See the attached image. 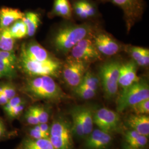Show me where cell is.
Listing matches in <instances>:
<instances>
[{
  "label": "cell",
  "instance_id": "cb8c5ba5",
  "mask_svg": "<svg viewBox=\"0 0 149 149\" xmlns=\"http://www.w3.org/2000/svg\"><path fill=\"white\" fill-rule=\"evenodd\" d=\"M16 39L12 37L7 28L0 29V50L15 52Z\"/></svg>",
  "mask_w": 149,
  "mask_h": 149
},
{
  "label": "cell",
  "instance_id": "83f0119b",
  "mask_svg": "<svg viewBox=\"0 0 149 149\" xmlns=\"http://www.w3.org/2000/svg\"><path fill=\"white\" fill-rule=\"evenodd\" d=\"M74 90L76 95L83 100H90L96 96L97 92L96 91L80 86L76 87Z\"/></svg>",
  "mask_w": 149,
  "mask_h": 149
},
{
  "label": "cell",
  "instance_id": "8d00e7d4",
  "mask_svg": "<svg viewBox=\"0 0 149 149\" xmlns=\"http://www.w3.org/2000/svg\"><path fill=\"white\" fill-rule=\"evenodd\" d=\"M33 128L38 129V130H39L47 134L48 135L50 134V127L48 125L47 123H39L37 125H34V127Z\"/></svg>",
  "mask_w": 149,
  "mask_h": 149
},
{
  "label": "cell",
  "instance_id": "7c38bea8",
  "mask_svg": "<svg viewBox=\"0 0 149 149\" xmlns=\"http://www.w3.org/2000/svg\"><path fill=\"white\" fill-rule=\"evenodd\" d=\"M93 41L101 55L111 56L120 52L121 47L117 41L105 33H98L93 37Z\"/></svg>",
  "mask_w": 149,
  "mask_h": 149
},
{
  "label": "cell",
  "instance_id": "60d3db41",
  "mask_svg": "<svg viewBox=\"0 0 149 149\" xmlns=\"http://www.w3.org/2000/svg\"><path fill=\"white\" fill-rule=\"evenodd\" d=\"M128 147H129V149H143V148H132V147L129 146V145H128Z\"/></svg>",
  "mask_w": 149,
  "mask_h": 149
},
{
  "label": "cell",
  "instance_id": "ee69618b",
  "mask_svg": "<svg viewBox=\"0 0 149 149\" xmlns=\"http://www.w3.org/2000/svg\"><path fill=\"white\" fill-rule=\"evenodd\" d=\"M0 124H1V123L0 122Z\"/></svg>",
  "mask_w": 149,
  "mask_h": 149
},
{
  "label": "cell",
  "instance_id": "4316f807",
  "mask_svg": "<svg viewBox=\"0 0 149 149\" xmlns=\"http://www.w3.org/2000/svg\"><path fill=\"white\" fill-rule=\"evenodd\" d=\"M99 84L100 80L96 75L90 71H87L79 86L97 91Z\"/></svg>",
  "mask_w": 149,
  "mask_h": 149
},
{
  "label": "cell",
  "instance_id": "d590c367",
  "mask_svg": "<svg viewBox=\"0 0 149 149\" xmlns=\"http://www.w3.org/2000/svg\"><path fill=\"white\" fill-rule=\"evenodd\" d=\"M29 133L31 138L40 139H49V135L34 128L31 129Z\"/></svg>",
  "mask_w": 149,
  "mask_h": 149
},
{
  "label": "cell",
  "instance_id": "9a60e30c",
  "mask_svg": "<svg viewBox=\"0 0 149 149\" xmlns=\"http://www.w3.org/2000/svg\"><path fill=\"white\" fill-rule=\"evenodd\" d=\"M111 134L107 133L100 129L93 130L86 136L85 146L87 149H104L112 143Z\"/></svg>",
  "mask_w": 149,
  "mask_h": 149
},
{
  "label": "cell",
  "instance_id": "ac0fdd59",
  "mask_svg": "<svg viewBox=\"0 0 149 149\" xmlns=\"http://www.w3.org/2000/svg\"><path fill=\"white\" fill-rule=\"evenodd\" d=\"M127 123L140 135L149 136V117L147 115H131L128 118Z\"/></svg>",
  "mask_w": 149,
  "mask_h": 149
},
{
  "label": "cell",
  "instance_id": "4fadbf2b",
  "mask_svg": "<svg viewBox=\"0 0 149 149\" xmlns=\"http://www.w3.org/2000/svg\"><path fill=\"white\" fill-rule=\"evenodd\" d=\"M18 57L15 52L0 50V74L1 77L15 79L17 76Z\"/></svg>",
  "mask_w": 149,
  "mask_h": 149
},
{
  "label": "cell",
  "instance_id": "5bb4252c",
  "mask_svg": "<svg viewBox=\"0 0 149 149\" xmlns=\"http://www.w3.org/2000/svg\"><path fill=\"white\" fill-rule=\"evenodd\" d=\"M139 80L137 76V64L133 60L121 64L118 79L119 86L125 89Z\"/></svg>",
  "mask_w": 149,
  "mask_h": 149
},
{
  "label": "cell",
  "instance_id": "ab89813d",
  "mask_svg": "<svg viewBox=\"0 0 149 149\" xmlns=\"http://www.w3.org/2000/svg\"><path fill=\"white\" fill-rule=\"evenodd\" d=\"M5 133V129L2 126V124H0V137L3 135Z\"/></svg>",
  "mask_w": 149,
  "mask_h": 149
},
{
  "label": "cell",
  "instance_id": "8fae6325",
  "mask_svg": "<svg viewBox=\"0 0 149 149\" xmlns=\"http://www.w3.org/2000/svg\"><path fill=\"white\" fill-rule=\"evenodd\" d=\"M19 54L40 62H49L58 60L40 44L32 40L22 45Z\"/></svg>",
  "mask_w": 149,
  "mask_h": 149
},
{
  "label": "cell",
  "instance_id": "603a6c76",
  "mask_svg": "<svg viewBox=\"0 0 149 149\" xmlns=\"http://www.w3.org/2000/svg\"><path fill=\"white\" fill-rule=\"evenodd\" d=\"M80 117L82 123L85 137L92 132L93 128V114L91 109L86 107H79Z\"/></svg>",
  "mask_w": 149,
  "mask_h": 149
},
{
  "label": "cell",
  "instance_id": "6da1fadb",
  "mask_svg": "<svg viewBox=\"0 0 149 149\" xmlns=\"http://www.w3.org/2000/svg\"><path fill=\"white\" fill-rule=\"evenodd\" d=\"M21 91L32 100L59 102L66 97L61 87L49 76L29 77L21 87Z\"/></svg>",
  "mask_w": 149,
  "mask_h": 149
},
{
  "label": "cell",
  "instance_id": "d6a6232c",
  "mask_svg": "<svg viewBox=\"0 0 149 149\" xmlns=\"http://www.w3.org/2000/svg\"><path fill=\"white\" fill-rule=\"evenodd\" d=\"M26 104V102H22L20 104L13 107L9 112L7 113V116L11 118H16L18 117L21 115L22 113L23 112Z\"/></svg>",
  "mask_w": 149,
  "mask_h": 149
},
{
  "label": "cell",
  "instance_id": "52a82bcc",
  "mask_svg": "<svg viewBox=\"0 0 149 149\" xmlns=\"http://www.w3.org/2000/svg\"><path fill=\"white\" fill-rule=\"evenodd\" d=\"M109 2L119 7L123 12L128 32L141 18L145 8L144 0H99Z\"/></svg>",
  "mask_w": 149,
  "mask_h": 149
},
{
  "label": "cell",
  "instance_id": "ba28073f",
  "mask_svg": "<svg viewBox=\"0 0 149 149\" xmlns=\"http://www.w3.org/2000/svg\"><path fill=\"white\" fill-rule=\"evenodd\" d=\"M88 63L69 58L63 68V78L66 83L74 89L80 85L87 71Z\"/></svg>",
  "mask_w": 149,
  "mask_h": 149
},
{
  "label": "cell",
  "instance_id": "e575fe53",
  "mask_svg": "<svg viewBox=\"0 0 149 149\" xmlns=\"http://www.w3.org/2000/svg\"><path fill=\"white\" fill-rule=\"evenodd\" d=\"M24 119L26 120L27 123L30 125H36L39 124V122L38 119L37 117H36L35 113L33 112L31 107H30L25 112Z\"/></svg>",
  "mask_w": 149,
  "mask_h": 149
},
{
  "label": "cell",
  "instance_id": "484cf974",
  "mask_svg": "<svg viewBox=\"0 0 149 149\" xmlns=\"http://www.w3.org/2000/svg\"><path fill=\"white\" fill-rule=\"evenodd\" d=\"M8 29L12 37L15 39H20L27 37V27L22 19L13 23Z\"/></svg>",
  "mask_w": 149,
  "mask_h": 149
},
{
  "label": "cell",
  "instance_id": "7a4b0ae2",
  "mask_svg": "<svg viewBox=\"0 0 149 149\" xmlns=\"http://www.w3.org/2000/svg\"><path fill=\"white\" fill-rule=\"evenodd\" d=\"M92 29L87 23L63 26L54 36L52 45L59 53H68L77 43L90 36Z\"/></svg>",
  "mask_w": 149,
  "mask_h": 149
},
{
  "label": "cell",
  "instance_id": "b9f144b4",
  "mask_svg": "<svg viewBox=\"0 0 149 149\" xmlns=\"http://www.w3.org/2000/svg\"><path fill=\"white\" fill-rule=\"evenodd\" d=\"M125 149H129V147H128V146H127V147L125 148Z\"/></svg>",
  "mask_w": 149,
  "mask_h": 149
},
{
  "label": "cell",
  "instance_id": "f35d334b",
  "mask_svg": "<svg viewBox=\"0 0 149 149\" xmlns=\"http://www.w3.org/2000/svg\"><path fill=\"white\" fill-rule=\"evenodd\" d=\"M9 100L7 98L4 94L2 92H0V106H5Z\"/></svg>",
  "mask_w": 149,
  "mask_h": 149
},
{
  "label": "cell",
  "instance_id": "2e32d148",
  "mask_svg": "<svg viewBox=\"0 0 149 149\" xmlns=\"http://www.w3.org/2000/svg\"><path fill=\"white\" fill-rule=\"evenodd\" d=\"M72 13L81 19L94 18L98 15L96 4L91 0H72Z\"/></svg>",
  "mask_w": 149,
  "mask_h": 149
},
{
  "label": "cell",
  "instance_id": "8992f818",
  "mask_svg": "<svg viewBox=\"0 0 149 149\" xmlns=\"http://www.w3.org/2000/svg\"><path fill=\"white\" fill-rule=\"evenodd\" d=\"M121 64L116 60L103 64L100 69V77L102 85L107 98L116 96L118 90V79Z\"/></svg>",
  "mask_w": 149,
  "mask_h": 149
},
{
  "label": "cell",
  "instance_id": "d6986e66",
  "mask_svg": "<svg viewBox=\"0 0 149 149\" xmlns=\"http://www.w3.org/2000/svg\"><path fill=\"white\" fill-rule=\"evenodd\" d=\"M72 6L70 0H54L53 6L50 16H58L69 19L72 16Z\"/></svg>",
  "mask_w": 149,
  "mask_h": 149
},
{
  "label": "cell",
  "instance_id": "277c9868",
  "mask_svg": "<svg viewBox=\"0 0 149 149\" xmlns=\"http://www.w3.org/2000/svg\"><path fill=\"white\" fill-rule=\"evenodd\" d=\"M72 135L71 124L65 118L59 117L50 127L49 139L54 149H72Z\"/></svg>",
  "mask_w": 149,
  "mask_h": 149
},
{
  "label": "cell",
  "instance_id": "4dcf8cb0",
  "mask_svg": "<svg viewBox=\"0 0 149 149\" xmlns=\"http://www.w3.org/2000/svg\"><path fill=\"white\" fill-rule=\"evenodd\" d=\"M2 84L3 93L8 100L17 96V88L12 82H2Z\"/></svg>",
  "mask_w": 149,
  "mask_h": 149
},
{
  "label": "cell",
  "instance_id": "ffe728a7",
  "mask_svg": "<svg viewBox=\"0 0 149 149\" xmlns=\"http://www.w3.org/2000/svg\"><path fill=\"white\" fill-rule=\"evenodd\" d=\"M22 20L27 27V37H33L40 24V15L36 12H27L24 13Z\"/></svg>",
  "mask_w": 149,
  "mask_h": 149
},
{
  "label": "cell",
  "instance_id": "e0dca14e",
  "mask_svg": "<svg viewBox=\"0 0 149 149\" xmlns=\"http://www.w3.org/2000/svg\"><path fill=\"white\" fill-rule=\"evenodd\" d=\"M24 13L18 9L2 7L0 9V29L7 28L15 22L22 19Z\"/></svg>",
  "mask_w": 149,
  "mask_h": 149
},
{
  "label": "cell",
  "instance_id": "44dd1931",
  "mask_svg": "<svg viewBox=\"0 0 149 149\" xmlns=\"http://www.w3.org/2000/svg\"><path fill=\"white\" fill-rule=\"evenodd\" d=\"M19 149H54L49 139L27 138L22 141Z\"/></svg>",
  "mask_w": 149,
  "mask_h": 149
},
{
  "label": "cell",
  "instance_id": "9c48e42d",
  "mask_svg": "<svg viewBox=\"0 0 149 149\" xmlns=\"http://www.w3.org/2000/svg\"><path fill=\"white\" fill-rule=\"evenodd\" d=\"M70 58L89 63L101 59V55L94 44L93 39L89 36L77 43L71 49Z\"/></svg>",
  "mask_w": 149,
  "mask_h": 149
},
{
  "label": "cell",
  "instance_id": "3957f363",
  "mask_svg": "<svg viewBox=\"0 0 149 149\" xmlns=\"http://www.w3.org/2000/svg\"><path fill=\"white\" fill-rule=\"evenodd\" d=\"M18 68L29 77L38 76L57 77L62 68L61 63L58 60L49 62H40L29 59L20 54L18 57Z\"/></svg>",
  "mask_w": 149,
  "mask_h": 149
},
{
  "label": "cell",
  "instance_id": "7bdbcfd3",
  "mask_svg": "<svg viewBox=\"0 0 149 149\" xmlns=\"http://www.w3.org/2000/svg\"><path fill=\"white\" fill-rule=\"evenodd\" d=\"M2 77H1V74H0V79H1Z\"/></svg>",
  "mask_w": 149,
  "mask_h": 149
},
{
  "label": "cell",
  "instance_id": "f1b7e54d",
  "mask_svg": "<svg viewBox=\"0 0 149 149\" xmlns=\"http://www.w3.org/2000/svg\"><path fill=\"white\" fill-rule=\"evenodd\" d=\"M136 115H147L149 113V99L140 102L130 107Z\"/></svg>",
  "mask_w": 149,
  "mask_h": 149
},
{
  "label": "cell",
  "instance_id": "7402d4cb",
  "mask_svg": "<svg viewBox=\"0 0 149 149\" xmlns=\"http://www.w3.org/2000/svg\"><path fill=\"white\" fill-rule=\"evenodd\" d=\"M129 53L134 61L139 66L147 67L149 64V50L148 49L133 47L130 49Z\"/></svg>",
  "mask_w": 149,
  "mask_h": 149
},
{
  "label": "cell",
  "instance_id": "f546056e",
  "mask_svg": "<svg viewBox=\"0 0 149 149\" xmlns=\"http://www.w3.org/2000/svg\"><path fill=\"white\" fill-rule=\"evenodd\" d=\"M39 123H47L49 118V112L44 107L41 106H31Z\"/></svg>",
  "mask_w": 149,
  "mask_h": 149
},
{
  "label": "cell",
  "instance_id": "d4e9b609",
  "mask_svg": "<svg viewBox=\"0 0 149 149\" xmlns=\"http://www.w3.org/2000/svg\"><path fill=\"white\" fill-rule=\"evenodd\" d=\"M71 116L72 119V129L73 134L80 138H85L84 130L80 117V112L79 107H75L71 110Z\"/></svg>",
  "mask_w": 149,
  "mask_h": 149
},
{
  "label": "cell",
  "instance_id": "30bf717a",
  "mask_svg": "<svg viewBox=\"0 0 149 149\" xmlns=\"http://www.w3.org/2000/svg\"><path fill=\"white\" fill-rule=\"evenodd\" d=\"M93 122L102 131L111 134L117 129L119 116L107 108H102L93 114Z\"/></svg>",
  "mask_w": 149,
  "mask_h": 149
},
{
  "label": "cell",
  "instance_id": "74e56055",
  "mask_svg": "<svg viewBox=\"0 0 149 149\" xmlns=\"http://www.w3.org/2000/svg\"><path fill=\"white\" fill-rule=\"evenodd\" d=\"M140 134L137 132L136 131L134 130L133 129H131L130 130H128V132L125 134V140L127 142L129 140H130L132 139L136 138L139 136Z\"/></svg>",
  "mask_w": 149,
  "mask_h": 149
},
{
  "label": "cell",
  "instance_id": "836d02e7",
  "mask_svg": "<svg viewBox=\"0 0 149 149\" xmlns=\"http://www.w3.org/2000/svg\"><path fill=\"white\" fill-rule=\"evenodd\" d=\"M25 100L20 96H16L13 98L10 99L5 106H3V110L7 114L13 107L20 104L22 102L24 101Z\"/></svg>",
  "mask_w": 149,
  "mask_h": 149
},
{
  "label": "cell",
  "instance_id": "5b68a950",
  "mask_svg": "<svg viewBox=\"0 0 149 149\" xmlns=\"http://www.w3.org/2000/svg\"><path fill=\"white\" fill-rule=\"evenodd\" d=\"M149 99V87L147 81L140 79L132 85L123 89L117 102V111L123 112L140 102Z\"/></svg>",
  "mask_w": 149,
  "mask_h": 149
},
{
  "label": "cell",
  "instance_id": "1f68e13d",
  "mask_svg": "<svg viewBox=\"0 0 149 149\" xmlns=\"http://www.w3.org/2000/svg\"><path fill=\"white\" fill-rule=\"evenodd\" d=\"M148 142V139L146 136L140 135L136 138L127 141L128 145L133 148H143Z\"/></svg>",
  "mask_w": 149,
  "mask_h": 149
}]
</instances>
